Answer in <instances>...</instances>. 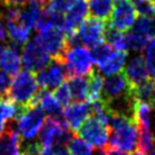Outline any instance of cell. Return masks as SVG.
<instances>
[{
  "label": "cell",
  "instance_id": "obj_1",
  "mask_svg": "<svg viewBox=\"0 0 155 155\" xmlns=\"http://www.w3.org/2000/svg\"><path fill=\"white\" fill-rule=\"evenodd\" d=\"M108 127L111 130L108 139L110 147L123 152H134L138 147L139 132L132 117L113 112Z\"/></svg>",
  "mask_w": 155,
  "mask_h": 155
},
{
  "label": "cell",
  "instance_id": "obj_2",
  "mask_svg": "<svg viewBox=\"0 0 155 155\" xmlns=\"http://www.w3.org/2000/svg\"><path fill=\"white\" fill-rule=\"evenodd\" d=\"M39 92V84L33 73L29 71H22L15 75L12 86L8 91V99L22 106H35L37 95Z\"/></svg>",
  "mask_w": 155,
  "mask_h": 155
},
{
  "label": "cell",
  "instance_id": "obj_3",
  "mask_svg": "<svg viewBox=\"0 0 155 155\" xmlns=\"http://www.w3.org/2000/svg\"><path fill=\"white\" fill-rule=\"evenodd\" d=\"M34 41L48 54L50 57L64 64V55L68 49V38L63 28L50 26L38 31Z\"/></svg>",
  "mask_w": 155,
  "mask_h": 155
},
{
  "label": "cell",
  "instance_id": "obj_4",
  "mask_svg": "<svg viewBox=\"0 0 155 155\" xmlns=\"http://www.w3.org/2000/svg\"><path fill=\"white\" fill-rule=\"evenodd\" d=\"M64 66L68 78L88 75L92 71L90 51L84 46L70 47L64 55Z\"/></svg>",
  "mask_w": 155,
  "mask_h": 155
},
{
  "label": "cell",
  "instance_id": "obj_5",
  "mask_svg": "<svg viewBox=\"0 0 155 155\" xmlns=\"http://www.w3.org/2000/svg\"><path fill=\"white\" fill-rule=\"evenodd\" d=\"M45 120H46L45 112L41 107H39V105L26 106L24 111L16 119L17 132L22 138L31 140L35 138L40 132Z\"/></svg>",
  "mask_w": 155,
  "mask_h": 155
},
{
  "label": "cell",
  "instance_id": "obj_6",
  "mask_svg": "<svg viewBox=\"0 0 155 155\" xmlns=\"http://www.w3.org/2000/svg\"><path fill=\"white\" fill-rule=\"evenodd\" d=\"M77 132L79 137L90 146L96 148H104L108 143L111 130L108 126L98 121L96 117L90 116L81 124Z\"/></svg>",
  "mask_w": 155,
  "mask_h": 155
},
{
  "label": "cell",
  "instance_id": "obj_7",
  "mask_svg": "<svg viewBox=\"0 0 155 155\" xmlns=\"http://www.w3.org/2000/svg\"><path fill=\"white\" fill-rule=\"evenodd\" d=\"M137 15L130 0H122L115 5L107 25L115 31L126 33L132 29L137 21Z\"/></svg>",
  "mask_w": 155,
  "mask_h": 155
},
{
  "label": "cell",
  "instance_id": "obj_8",
  "mask_svg": "<svg viewBox=\"0 0 155 155\" xmlns=\"http://www.w3.org/2000/svg\"><path fill=\"white\" fill-rule=\"evenodd\" d=\"M106 22L101 19L87 17L78 29L77 35L79 44H82L84 47H95L98 44H102L105 38Z\"/></svg>",
  "mask_w": 155,
  "mask_h": 155
},
{
  "label": "cell",
  "instance_id": "obj_9",
  "mask_svg": "<svg viewBox=\"0 0 155 155\" xmlns=\"http://www.w3.org/2000/svg\"><path fill=\"white\" fill-rule=\"evenodd\" d=\"M51 57L35 41H28L22 48V65L31 73H38L50 64Z\"/></svg>",
  "mask_w": 155,
  "mask_h": 155
},
{
  "label": "cell",
  "instance_id": "obj_10",
  "mask_svg": "<svg viewBox=\"0 0 155 155\" xmlns=\"http://www.w3.org/2000/svg\"><path fill=\"white\" fill-rule=\"evenodd\" d=\"M65 78H68L65 66L62 62L53 59L47 68L37 73L35 79L40 87L45 90H55L64 82Z\"/></svg>",
  "mask_w": 155,
  "mask_h": 155
},
{
  "label": "cell",
  "instance_id": "obj_11",
  "mask_svg": "<svg viewBox=\"0 0 155 155\" xmlns=\"http://www.w3.org/2000/svg\"><path fill=\"white\" fill-rule=\"evenodd\" d=\"M91 104L89 102H75L65 106L63 117L71 131H78L83 122L91 115Z\"/></svg>",
  "mask_w": 155,
  "mask_h": 155
},
{
  "label": "cell",
  "instance_id": "obj_12",
  "mask_svg": "<svg viewBox=\"0 0 155 155\" xmlns=\"http://www.w3.org/2000/svg\"><path fill=\"white\" fill-rule=\"evenodd\" d=\"M123 74L126 77L130 89H135L150 79L147 68H146L145 59L140 54H136L129 59L127 66L123 70Z\"/></svg>",
  "mask_w": 155,
  "mask_h": 155
},
{
  "label": "cell",
  "instance_id": "obj_13",
  "mask_svg": "<svg viewBox=\"0 0 155 155\" xmlns=\"http://www.w3.org/2000/svg\"><path fill=\"white\" fill-rule=\"evenodd\" d=\"M87 15L88 4L86 2V0H77V2L70 8V10L64 16L63 29L66 35H72L77 33L80 25L87 18Z\"/></svg>",
  "mask_w": 155,
  "mask_h": 155
},
{
  "label": "cell",
  "instance_id": "obj_14",
  "mask_svg": "<svg viewBox=\"0 0 155 155\" xmlns=\"http://www.w3.org/2000/svg\"><path fill=\"white\" fill-rule=\"evenodd\" d=\"M19 49V46L10 44L5 47L0 56V68L7 74H9L10 77L17 75L22 66V57Z\"/></svg>",
  "mask_w": 155,
  "mask_h": 155
},
{
  "label": "cell",
  "instance_id": "obj_15",
  "mask_svg": "<svg viewBox=\"0 0 155 155\" xmlns=\"http://www.w3.org/2000/svg\"><path fill=\"white\" fill-rule=\"evenodd\" d=\"M128 54L127 51H121V50H115L111 54V56L107 58L103 64L98 65L99 73L103 75H114L117 73L122 72V68H124Z\"/></svg>",
  "mask_w": 155,
  "mask_h": 155
},
{
  "label": "cell",
  "instance_id": "obj_16",
  "mask_svg": "<svg viewBox=\"0 0 155 155\" xmlns=\"http://www.w3.org/2000/svg\"><path fill=\"white\" fill-rule=\"evenodd\" d=\"M37 103L38 105L41 106L42 111H45L51 117H58V116L63 115L61 104L57 102L54 94H51L49 90H45V89L39 90L37 95Z\"/></svg>",
  "mask_w": 155,
  "mask_h": 155
},
{
  "label": "cell",
  "instance_id": "obj_17",
  "mask_svg": "<svg viewBox=\"0 0 155 155\" xmlns=\"http://www.w3.org/2000/svg\"><path fill=\"white\" fill-rule=\"evenodd\" d=\"M114 9V0H90L88 4V13L90 17L106 22L110 19Z\"/></svg>",
  "mask_w": 155,
  "mask_h": 155
},
{
  "label": "cell",
  "instance_id": "obj_18",
  "mask_svg": "<svg viewBox=\"0 0 155 155\" xmlns=\"http://www.w3.org/2000/svg\"><path fill=\"white\" fill-rule=\"evenodd\" d=\"M42 10V6L38 0H32L28 5L22 6L21 10V23L32 30L38 23L39 16Z\"/></svg>",
  "mask_w": 155,
  "mask_h": 155
},
{
  "label": "cell",
  "instance_id": "obj_19",
  "mask_svg": "<svg viewBox=\"0 0 155 155\" xmlns=\"http://www.w3.org/2000/svg\"><path fill=\"white\" fill-rule=\"evenodd\" d=\"M7 35L9 37L12 44L19 47L24 46L30 38L31 30L19 22H7Z\"/></svg>",
  "mask_w": 155,
  "mask_h": 155
},
{
  "label": "cell",
  "instance_id": "obj_20",
  "mask_svg": "<svg viewBox=\"0 0 155 155\" xmlns=\"http://www.w3.org/2000/svg\"><path fill=\"white\" fill-rule=\"evenodd\" d=\"M88 80V102L95 103L99 101L102 98V91H103V83H104V79H103L102 74L97 72L95 70H92L91 72L87 75Z\"/></svg>",
  "mask_w": 155,
  "mask_h": 155
},
{
  "label": "cell",
  "instance_id": "obj_21",
  "mask_svg": "<svg viewBox=\"0 0 155 155\" xmlns=\"http://www.w3.org/2000/svg\"><path fill=\"white\" fill-rule=\"evenodd\" d=\"M68 88L75 102H83L88 97V80L84 77L68 78Z\"/></svg>",
  "mask_w": 155,
  "mask_h": 155
},
{
  "label": "cell",
  "instance_id": "obj_22",
  "mask_svg": "<svg viewBox=\"0 0 155 155\" xmlns=\"http://www.w3.org/2000/svg\"><path fill=\"white\" fill-rule=\"evenodd\" d=\"M131 92L137 101H141L147 104H150L153 107L154 104V80L148 79L140 86H138L135 89H131Z\"/></svg>",
  "mask_w": 155,
  "mask_h": 155
},
{
  "label": "cell",
  "instance_id": "obj_23",
  "mask_svg": "<svg viewBox=\"0 0 155 155\" xmlns=\"http://www.w3.org/2000/svg\"><path fill=\"white\" fill-rule=\"evenodd\" d=\"M139 17L153 18L155 16V0H130Z\"/></svg>",
  "mask_w": 155,
  "mask_h": 155
},
{
  "label": "cell",
  "instance_id": "obj_24",
  "mask_svg": "<svg viewBox=\"0 0 155 155\" xmlns=\"http://www.w3.org/2000/svg\"><path fill=\"white\" fill-rule=\"evenodd\" d=\"M145 64L150 79H155V35L148 40L145 47Z\"/></svg>",
  "mask_w": 155,
  "mask_h": 155
},
{
  "label": "cell",
  "instance_id": "obj_25",
  "mask_svg": "<svg viewBox=\"0 0 155 155\" xmlns=\"http://www.w3.org/2000/svg\"><path fill=\"white\" fill-rule=\"evenodd\" d=\"M112 53H113L112 51V47L108 44H104V42L98 44L97 46L92 47L91 51H90L92 63L97 64V65H101L111 56Z\"/></svg>",
  "mask_w": 155,
  "mask_h": 155
},
{
  "label": "cell",
  "instance_id": "obj_26",
  "mask_svg": "<svg viewBox=\"0 0 155 155\" xmlns=\"http://www.w3.org/2000/svg\"><path fill=\"white\" fill-rule=\"evenodd\" d=\"M131 30L148 39H150L152 37L155 35L153 21H152V18H147V17H138Z\"/></svg>",
  "mask_w": 155,
  "mask_h": 155
},
{
  "label": "cell",
  "instance_id": "obj_27",
  "mask_svg": "<svg viewBox=\"0 0 155 155\" xmlns=\"http://www.w3.org/2000/svg\"><path fill=\"white\" fill-rule=\"evenodd\" d=\"M68 148L71 155H92L91 146L77 136H73Z\"/></svg>",
  "mask_w": 155,
  "mask_h": 155
},
{
  "label": "cell",
  "instance_id": "obj_28",
  "mask_svg": "<svg viewBox=\"0 0 155 155\" xmlns=\"http://www.w3.org/2000/svg\"><path fill=\"white\" fill-rule=\"evenodd\" d=\"M54 96L57 99V102L61 104V106H68L71 104V101L73 99L68 83H62L57 89H55Z\"/></svg>",
  "mask_w": 155,
  "mask_h": 155
},
{
  "label": "cell",
  "instance_id": "obj_29",
  "mask_svg": "<svg viewBox=\"0 0 155 155\" xmlns=\"http://www.w3.org/2000/svg\"><path fill=\"white\" fill-rule=\"evenodd\" d=\"M75 2L77 0H49L47 8L51 12L63 15L64 13H68Z\"/></svg>",
  "mask_w": 155,
  "mask_h": 155
},
{
  "label": "cell",
  "instance_id": "obj_30",
  "mask_svg": "<svg viewBox=\"0 0 155 155\" xmlns=\"http://www.w3.org/2000/svg\"><path fill=\"white\" fill-rule=\"evenodd\" d=\"M8 137H9V154L8 155H21V147H22L23 140L17 130L10 129L8 132Z\"/></svg>",
  "mask_w": 155,
  "mask_h": 155
},
{
  "label": "cell",
  "instance_id": "obj_31",
  "mask_svg": "<svg viewBox=\"0 0 155 155\" xmlns=\"http://www.w3.org/2000/svg\"><path fill=\"white\" fill-rule=\"evenodd\" d=\"M42 145L40 141H29L28 144L22 143L21 155H40L42 150Z\"/></svg>",
  "mask_w": 155,
  "mask_h": 155
},
{
  "label": "cell",
  "instance_id": "obj_32",
  "mask_svg": "<svg viewBox=\"0 0 155 155\" xmlns=\"http://www.w3.org/2000/svg\"><path fill=\"white\" fill-rule=\"evenodd\" d=\"M12 78L0 68V98H8V91L12 86Z\"/></svg>",
  "mask_w": 155,
  "mask_h": 155
},
{
  "label": "cell",
  "instance_id": "obj_33",
  "mask_svg": "<svg viewBox=\"0 0 155 155\" xmlns=\"http://www.w3.org/2000/svg\"><path fill=\"white\" fill-rule=\"evenodd\" d=\"M8 154H9V137H8V134H7L2 138H0V155Z\"/></svg>",
  "mask_w": 155,
  "mask_h": 155
},
{
  "label": "cell",
  "instance_id": "obj_34",
  "mask_svg": "<svg viewBox=\"0 0 155 155\" xmlns=\"http://www.w3.org/2000/svg\"><path fill=\"white\" fill-rule=\"evenodd\" d=\"M53 155H71L66 145H57L51 147Z\"/></svg>",
  "mask_w": 155,
  "mask_h": 155
},
{
  "label": "cell",
  "instance_id": "obj_35",
  "mask_svg": "<svg viewBox=\"0 0 155 155\" xmlns=\"http://www.w3.org/2000/svg\"><path fill=\"white\" fill-rule=\"evenodd\" d=\"M106 155H127L126 152L117 150V148H113V147H110V146H106Z\"/></svg>",
  "mask_w": 155,
  "mask_h": 155
},
{
  "label": "cell",
  "instance_id": "obj_36",
  "mask_svg": "<svg viewBox=\"0 0 155 155\" xmlns=\"http://www.w3.org/2000/svg\"><path fill=\"white\" fill-rule=\"evenodd\" d=\"M106 147H104V148H96L95 152H92V155H106Z\"/></svg>",
  "mask_w": 155,
  "mask_h": 155
},
{
  "label": "cell",
  "instance_id": "obj_37",
  "mask_svg": "<svg viewBox=\"0 0 155 155\" xmlns=\"http://www.w3.org/2000/svg\"><path fill=\"white\" fill-rule=\"evenodd\" d=\"M130 155H145V153H143V152H140V150H135L134 152H131Z\"/></svg>",
  "mask_w": 155,
  "mask_h": 155
},
{
  "label": "cell",
  "instance_id": "obj_38",
  "mask_svg": "<svg viewBox=\"0 0 155 155\" xmlns=\"http://www.w3.org/2000/svg\"><path fill=\"white\" fill-rule=\"evenodd\" d=\"M4 49H5L4 44H0V56H1V54H2V51H4Z\"/></svg>",
  "mask_w": 155,
  "mask_h": 155
},
{
  "label": "cell",
  "instance_id": "obj_39",
  "mask_svg": "<svg viewBox=\"0 0 155 155\" xmlns=\"http://www.w3.org/2000/svg\"><path fill=\"white\" fill-rule=\"evenodd\" d=\"M148 155H155V147L154 148H152V150L148 152Z\"/></svg>",
  "mask_w": 155,
  "mask_h": 155
},
{
  "label": "cell",
  "instance_id": "obj_40",
  "mask_svg": "<svg viewBox=\"0 0 155 155\" xmlns=\"http://www.w3.org/2000/svg\"><path fill=\"white\" fill-rule=\"evenodd\" d=\"M152 138H153V141L155 143V128L154 130H153V132H152Z\"/></svg>",
  "mask_w": 155,
  "mask_h": 155
},
{
  "label": "cell",
  "instance_id": "obj_41",
  "mask_svg": "<svg viewBox=\"0 0 155 155\" xmlns=\"http://www.w3.org/2000/svg\"><path fill=\"white\" fill-rule=\"evenodd\" d=\"M153 110H155V81H154V104H153Z\"/></svg>",
  "mask_w": 155,
  "mask_h": 155
}]
</instances>
